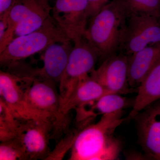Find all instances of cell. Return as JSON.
Segmentation results:
<instances>
[{"label": "cell", "mask_w": 160, "mask_h": 160, "mask_svg": "<svg viewBox=\"0 0 160 160\" xmlns=\"http://www.w3.org/2000/svg\"><path fill=\"white\" fill-rule=\"evenodd\" d=\"M111 1L110 0H88L87 13L88 18L94 17Z\"/></svg>", "instance_id": "7402d4cb"}, {"label": "cell", "mask_w": 160, "mask_h": 160, "mask_svg": "<svg viewBox=\"0 0 160 160\" xmlns=\"http://www.w3.org/2000/svg\"><path fill=\"white\" fill-rule=\"evenodd\" d=\"M128 57L129 86L138 88L160 61V43L147 46Z\"/></svg>", "instance_id": "4fadbf2b"}, {"label": "cell", "mask_w": 160, "mask_h": 160, "mask_svg": "<svg viewBox=\"0 0 160 160\" xmlns=\"http://www.w3.org/2000/svg\"><path fill=\"white\" fill-rule=\"evenodd\" d=\"M88 0H55L51 17L57 25L73 42L84 37L88 19Z\"/></svg>", "instance_id": "ba28073f"}, {"label": "cell", "mask_w": 160, "mask_h": 160, "mask_svg": "<svg viewBox=\"0 0 160 160\" xmlns=\"http://www.w3.org/2000/svg\"><path fill=\"white\" fill-rule=\"evenodd\" d=\"M0 160H26L22 148L16 138L6 142H1Z\"/></svg>", "instance_id": "44dd1931"}, {"label": "cell", "mask_w": 160, "mask_h": 160, "mask_svg": "<svg viewBox=\"0 0 160 160\" xmlns=\"http://www.w3.org/2000/svg\"><path fill=\"white\" fill-rule=\"evenodd\" d=\"M160 18L129 14L120 50L129 57L147 46L160 43Z\"/></svg>", "instance_id": "5b68a950"}, {"label": "cell", "mask_w": 160, "mask_h": 160, "mask_svg": "<svg viewBox=\"0 0 160 160\" xmlns=\"http://www.w3.org/2000/svg\"><path fill=\"white\" fill-rule=\"evenodd\" d=\"M128 56L122 53L114 54L105 59L97 69L90 73L94 79L110 93H130L128 81Z\"/></svg>", "instance_id": "30bf717a"}, {"label": "cell", "mask_w": 160, "mask_h": 160, "mask_svg": "<svg viewBox=\"0 0 160 160\" xmlns=\"http://www.w3.org/2000/svg\"><path fill=\"white\" fill-rule=\"evenodd\" d=\"M21 120L13 114L8 106L0 98V140H11L17 135Z\"/></svg>", "instance_id": "d6986e66"}, {"label": "cell", "mask_w": 160, "mask_h": 160, "mask_svg": "<svg viewBox=\"0 0 160 160\" xmlns=\"http://www.w3.org/2000/svg\"><path fill=\"white\" fill-rule=\"evenodd\" d=\"M39 0H15L9 11L8 26L0 40V52L13 40L15 29Z\"/></svg>", "instance_id": "ac0fdd59"}, {"label": "cell", "mask_w": 160, "mask_h": 160, "mask_svg": "<svg viewBox=\"0 0 160 160\" xmlns=\"http://www.w3.org/2000/svg\"><path fill=\"white\" fill-rule=\"evenodd\" d=\"M137 92L127 119L134 118L138 113L160 100V61L138 87Z\"/></svg>", "instance_id": "5bb4252c"}, {"label": "cell", "mask_w": 160, "mask_h": 160, "mask_svg": "<svg viewBox=\"0 0 160 160\" xmlns=\"http://www.w3.org/2000/svg\"><path fill=\"white\" fill-rule=\"evenodd\" d=\"M10 9L5 12L3 14L0 15V40L4 36L8 28V20Z\"/></svg>", "instance_id": "603a6c76"}, {"label": "cell", "mask_w": 160, "mask_h": 160, "mask_svg": "<svg viewBox=\"0 0 160 160\" xmlns=\"http://www.w3.org/2000/svg\"><path fill=\"white\" fill-rule=\"evenodd\" d=\"M69 40L51 16L39 29L13 39L0 52L1 65L12 64L45 51L53 43Z\"/></svg>", "instance_id": "3957f363"}, {"label": "cell", "mask_w": 160, "mask_h": 160, "mask_svg": "<svg viewBox=\"0 0 160 160\" xmlns=\"http://www.w3.org/2000/svg\"><path fill=\"white\" fill-rule=\"evenodd\" d=\"M54 127L50 120H21L15 138L22 148L26 160L48 159L50 154V132Z\"/></svg>", "instance_id": "8992f818"}, {"label": "cell", "mask_w": 160, "mask_h": 160, "mask_svg": "<svg viewBox=\"0 0 160 160\" xmlns=\"http://www.w3.org/2000/svg\"><path fill=\"white\" fill-rule=\"evenodd\" d=\"M123 111L104 115L97 123L88 125L72 141L70 160H112L118 158L119 141L114 136L116 129L125 120Z\"/></svg>", "instance_id": "6da1fadb"}, {"label": "cell", "mask_w": 160, "mask_h": 160, "mask_svg": "<svg viewBox=\"0 0 160 160\" xmlns=\"http://www.w3.org/2000/svg\"><path fill=\"white\" fill-rule=\"evenodd\" d=\"M108 93H110L89 75L78 84L69 99L61 107V113L65 117L72 109L76 110Z\"/></svg>", "instance_id": "9a60e30c"}, {"label": "cell", "mask_w": 160, "mask_h": 160, "mask_svg": "<svg viewBox=\"0 0 160 160\" xmlns=\"http://www.w3.org/2000/svg\"><path fill=\"white\" fill-rule=\"evenodd\" d=\"M54 83L34 78L26 88V95L28 105L35 112L59 126L65 117L61 112V97Z\"/></svg>", "instance_id": "52a82bcc"}, {"label": "cell", "mask_w": 160, "mask_h": 160, "mask_svg": "<svg viewBox=\"0 0 160 160\" xmlns=\"http://www.w3.org/2000/svg\"><path fill=\"white\" fill-rule=\"evenodd\" d=\"M33 80L32 78L20 77L10 72L1 70V98L15 116L20 120H47L35 112L27 103L26 89Z\"/></svg>", "instance_id": "9c48e42d"}, {"label": "cell", "mask_w": 160, "mask_h": 160, "mask_svg": "<svg viewBox=\"0 0 160 160\" xmlns=\"http://www.w3.org/2000/svg\"><path fill=\"white\" fill-rule=\"evenodd\" d=\"M15 0H0V15L9 10Z\"/></svg>", "instance_id": "cb8c5ba5"}, {"label": "cell", "mask_w": 160, "mask_h": 160, "mask_svg": "<svg viewBox=\"0 0 160 160\" xmlns=\"http://www.w3.org/2000/svg\"><path fill=\"white\" fill-rule=\"evenodd\" d=\"M129 13L121 0H112L93 17L84 37L103 59L120 50Z\"/></svg>", "instance_id": "7a4b0ae2"}, {"label": "cell", "mask_w": 160, "mask_h": 160, "mask_svg": "<svg viewBox=\"0 0 160 160\" xmlns=\"http://www.w3.org/2000/svg\"><path fill=\"white\" fill-rule=\"evenodd\" d=\"M129 14H149L160 17V0H121Z\"/></svg>", "instance_id": "ffe728a7"}, {"label": "cell", "mask_w": 160, "mask_h": 160, "mask_svg": "<svg viewBox=\"0 0 160 160\" xmlns=\"http://www.w3.org/2000/svg\"><path fill=\"white\" fill-rule=\"evenodd\" d=\"M74 44L66 69L59 83L61 107L69 99L80 81L94 70L100 58L97 52L84 37Z\"/></svg>", "instance_id": "277c9868"}, {"label": "cell", "mask_w": 160, "mask_h": 160, "mask_svg": "<svg viewBox=\"0 0 160 160\" xmlns=\"http://www.w3.org/2000/svg\"><path fill=\"white\" fill-rule=\"evenodd\" d=\"M134 118L139 141L146 156L160 160V100L138 113Z\"/></svg>", "instance_id": "8fae6325"}, {"label": "cell", "mask_w": 160, "mask_h": 160, "mask_svg": "<svg viewBox=\"0 0 160 160\" xmlns=\"http://www.w3.org/2000/svg\"><path fill=\"white\" fill-rule=\"evenodd\" d=\"M129 104V100L123 97L122 94L108 93L96 101L84 106H88V109L82 107L77 109L78 119L79 122H87L97 116L123 111V109L127 108Z\"/></svg>", "instance_id": "2e32d148"}, {"label": "cell", "mask_w": 160, "mask_h": 160, "mask_svg": "<svg viewBox=\"0 0 160 160\" xmlns=\"http://www.w3.org/2000/svg\"><path fill=\"white\" fill-rule=\"evenodd\" d=\"M52 9L48 0H39L17 26L14 31L13 39L41 28L51 16Z\"/></svg>", "instance_id": "e0dca14e"}, {"label": "cell", "mask_w": 160, "mask_h": 160, "mask_svg": "<svg viewBox=\"0 0 160 160\" xmlns=\"http://www.w3.org/2000/svg\"><path fill=\"white\" fill-rule=\"evenodd\" d=\"M70 42V40L57 42L44 51L43 67L37 73L41 79L59 83L72 49Z\"/></svg>", "instance_id": "7c38bea8"}]
</instances>
